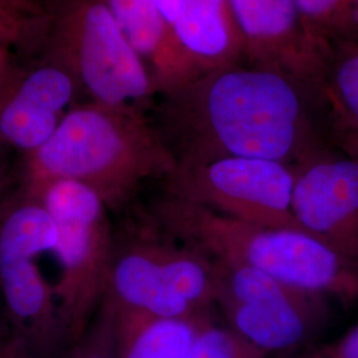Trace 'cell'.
<instances>
[{
	"label": "cell",
	"instance_id": "2",
	"mask_svg": "<svg viewBox=\"0 0 358 358\" xmlns=\"http://www.w3.org/2000/svg\"><path fill=\"white\" fill-rule=\"evenodd\" d=\"M176 158L140 109L76 103L55 134L26 155L19 190L32 195L56 179L76 180L109 211L127 208L150 179L166 178Z\"/></svg>",
	"mask_w": 358,
	"mask_h": 358
},
{
	"label": "cell",
	"instance_id": "9",
	"mask_svg": "<svg viewBox=\"0 0 358 358\" xmlns=\"http://www.w3.org/2000/svg\"><path fill=\"white\" fill-rule=\"evenodd\" d=\"M294 178L296 169L282 162L224 157L176 166L162 180V189L226 217L272 229L304 231L292 211Z\"/></svg>",
	"mask_w": 358,
	"mask_h": 358
},
{
	"label": "cell",
	"instance_id": "19",
	"mask_svg": "<svg viewBox=\"0 0 358 358\" xmlns=\"http://www.w3.org/2000/svg\"><path fill=\"white\" fill-rule=\"evenodd\" d=\"M66 353V358H117L115 313L105 300L90 329Z\"/></svg>",
	"mask_w": 358,
	"mask_h": 358
},
{
	"label": "cell",
	"instance_id": "23",
	"mask_svg": "<svg viewBox=\"0 0 358 358\" xmlns=\"http://www.w3.org/2000/svg\"><path fill=\"white\" fill-rule=\"evenodd\" d=\"M6 143L0 140V205L13 194V177L4 152Z\"/></svg>",
	"mask_w": 358,
	"mask_h": 358
},
{
	"label": "cell",
	"instance_id": "4",
	"mask_svg": "<svg viewBox=\"0 0 358 358\" xmlns=\"http://www.w3.org/2000/svg\"><path fill=\"white\" fill-rule=\"evenodd\" d=\"M29 196L45 206L57 226L53 254L62 273L53 291L66 353L90 329L106 296L115 250L109 208L90 187L71 179L52 180Z\"/></svg>",
	"mask_w": 358,
	"mask_h": 358
},
{
	"label": "cell",
	"instance_id": "20",
	"mask_svg": "<svg viewBox=\"0 0 358 358\" xmlns=\"http://www.w3.org/2000/svg\"><path fill=\"white\" fill-rule=\"evenodd\" d=\"M355 3L356 0H294L297 13L301 16L334 26H337L334 20L337 17H343L345 26L349 23L346 17Z\"/></svg>",
	"mask_w": 358,
	"mask_h": 358
},
{
	"label": "cell",
	"instance_id": "8",
	"mask_svg": "<svg viewBox=\"0 0 358 358\" xmlns=\"http://www.w3.org/2000/svg\"><path fill=\"white\" fill-rule=\"evenodd\" d=\"M213 262L215 304L231 329L266 353H289L309 345L327 325L328 297L257 269Z\"/></svg>",
	"mask_w": 358,
	"mask_h": 358
},
{
	"label": "cell",
	"instance_id": "18",
	"mask_svg": "<svg viewBox=\"0 0 358 358\" xmlns=\"http://www.w3.org/2000/svg\"><path fill=\"white\" fill-rule=\"evenodd\" d=\"M268 353L251 344L230 327L213 322L210 316L201 324L186 358H268Z\"/></svg>",
	"mask_w": 358,
	"mask_h": 358
},
{
	"label": "cell",
	"instance_id": "11",
	"mask_svg": "<svg viewBox=\"0 0 358 358\" xmlns=\"http://www.w3.org/2000/svg\"><path fill=\"white\" fill-rule=\"evenodd\" d=\"M81 92L75 76L50 56L13 64L0 78V140L24 155L47 143Z\"/></svg>",
	"mask_w": 358,
	"mask_h": 358
},
{
	"label": "cell",
	"instance_id": "6",
	"mask_svg": "<svg viewBox=\"0 0 358 358\" xmlns=\"http://www.w3.org/2000/svg\"><path fill=\"white\" fill-rule=\"evenodd\" d=\"M45 45L93 103L140 109L157 90L103 0H57Z\"/></svg>",
	"mask_w": 358,
	"mask_h": 358
},
{
	"label": "cell",
	"instance_id": "5",
	"mask_svg": "<svg viewBox=\"0 0 358 358\" xmlns=\"http://www.w3.org/2000/svg\"><path fill=\"white\" fill-rule=\"evenodd\" d=\"M56 243V222L38 199L17 190L0 205V294L11 333L41 358L65 353L57 299L38 262Z\"/></svg>",
	"mask_w": 358,
	"mask_h": 358
},
{
	"label": "cell",
	"instance_id": "10",
	"mask_svg": "<svg viewBox=\"0 0 358 358\" xmlns=\"http://www.w3.org/2000/svg\"><path fill=\"white\" fill-rule=\"evenodd\" d=\"M292 211L309 235L358 269V159L332 149L296 169Z\"/></svg>",
	"mask_w": 358,
	"mask_h": 358
},
{
	"label": "cell",
	"instance_id": "15",
	"mask_svg": "<svg viewBox=\"0 0 358 358\" xmlns=\"http://www.w3.org/2000/svg\"><path fill=\"white\" fill-rule=\"evenodd\" d=\"M227 0H186L183 13L171 28L179 47L192 55L214 59L229 50Z\"/></svg>",
	"mask_w": 358,
	"mask_h": 358
},
{
	"label": "cell",
	"instance_id": "24",
	"mask_svg": "<svg viewBox=\"0 0 358 358\" xmlns=\"http://www.w3.org/2000/svg\"><path fill=\"white\" fill-rule=\"evenodd\" d=\"M10 48H13L6 40L0 38V78L7 72V69L13 65L10 62Z\"/></svg>",
	"mask_w": 358,
	"mask_h": 358
},
{
	"label": "cell",
	"instance_id": "16",
	"mask_svg": "<svg viewBox=\"0 0 358 358\" xmlns=\"http://www.w3.org/2000/svg\"><path fill=\"white\" fill-rule=\"evenodd\" d=\"M239 28L256 41L285 38L297 20L294 0H227Z\"/></svg>",
	"mask_w": 358,
	"mask_h": 358
},
{
	"label": "cell",
	"instance_id": "12",
	"mask_svg": "<svg viewBox=\"0 0 358 358\" xmlns=\"http://www.w3.org/2000/svg\"><path fill=\"white\" fill-rule=\"evenodd\" d=\"M130 45L140 55L157 90H173L178 43L153 0H103Z\"/></svg>",
	"mask_w": 358,
	"mask_h": 358
},
{
	"label": "cell",
	"instance_id": "3",
	"mask_svg": "<svg viewBox=\"0 0 358 358\" xmlns=\"http://www.w3.org/2000/svg\"><path fill=\"white\" fill-rule=\"evenodd\" d=\"M150 217L164 235L211 260L257 269L328 299L358 300V269L304 231L226 217L164 189L152 202Z\"/></svg>",
	"mask_w": 358,
	"mask_h": 358
},
{
	"label": "cell",
	"instance_id": "14",
	"mask_svg": "<svg viewBox=\"0 0 358 358\" xmlns=\"http://www.w3.org/2000/svg\"><path fill=\"white\" fill-rule=\"evenodd\" d=\"M329 124L345 153L358 159V45L345 44L328 71Z\"/></svg>",
	"mask_w": 358,
	"mask_h": 358
},
{
	"label": "cell",
	"instance_id": "13",
	"mask_svg": "<svg viewBox=\"0 0 358 358\" xmlns=\"http://www.w3.org/2000/svg\"><path fill=\"white\" fill-rule=\"evenodd\" d=\"M113 313L117 358H186L201 324L208 317L164 319L115 309Z\"/></svg>",
	"mask_w": 358,
	"mask_h": 358
},
{
	"label": "cell",
	"instance_id": "17",
	"mask_svg": "<svg viewBox=\"0 0 358 358\" xmlns=\"http://www.w3.org/2000/svg\"><path fill=\"white\" fill-rule=\"evenodd\" d=\"M51 15L38 0H0V36L23 51L45 45Z\"/></svg>",
	"mask_w": 358,
	"mask_h": 358
},
{
	"label": "cell",
	"instance_id": "21",
	"mask_svg": "<svg viewBox=\"0 0 358 358\" xmlns=\"http://www.w3.org/2000/svg\"><path fill=\"white\" fill-rule=\"evenodd\" d=\"M306 358H358V322L332 343L313 346Z\"/></svg>",
	"mask_w": 358,
	"mask_h": 358
},
{
	"label": "cell",
	"instance_id": "7",
	"mask_svg": "<svg viewBox=\"0 0 358 358\" xmlns=\"http://www.w3.org/2000/svg\"><path fill=\"white\" fill-rule=\"evenodd\" d=\"M214 262L165 235L117 247L105 301L115 310L164 319L208 315L215 304Z\"/></svg>",
	"mask_w": 358,
	"mask_h": 358
},
{
	"label": "cell",
	"instance_id": "1",
	"mask_svg": "<svg viewBox=\"0 0 358 358\" xmlns=\"http://www.w3.org/2000/svg\"><path fill=\"white\" fill-rule=\"evenodd\" d=\"M177 97L161 134L176 143V166L245 157L297 169L331 149L301 93L278 73L232 71Z\"/></svg>",
	"mask_w": 358,
	"mask_h": 358
},
{
	"label": "cell",
	"instance_id": "22",
	"mask_svg": "<svg viewBox=\"0 0 358 358\" xmlns=\"http://www.w3.org/2000/svg\"><path fill=\"white\" fill-rule=\"evenodd\" d=\"M0 358H41L26 341L11 333L0 344Z\"/></svg>",
	"mask_w": 358,
	"mask_h": 358
}]
</instances>
